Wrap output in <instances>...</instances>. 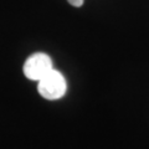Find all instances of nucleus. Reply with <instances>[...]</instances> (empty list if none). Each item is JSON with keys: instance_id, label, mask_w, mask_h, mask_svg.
<instances>
[{"instance_id": "7ed1b4c3", "label": "nucleus", "mask_w": 149, "mask_h": 149, "mask_svg": "<svg viewBox=\"0 0 149 149\" xmlns=\"http://www.w3.org/2000/svg\"><path fill=\"white\" fill-rule=\"evenodd\" d=\"M67 1L71 4L72 6H74V8H80V6H82L83 5V3H85V0H67Z\"/></svg>"}, {"instance_id": "f03ea898", "label": "nucleus", "mask_w": 149, "mask_h": 149, "mask_svg": "<svg viewBox=\"0 0 149 149\" xmlns=\"http://www.w3.org/2000/svg\"><path fill=\"white\" fill-rule=\"evenodd\" d=\"M22 70L26 78L39 82L41 78H44L50 71L54 70L52 60L44 52H35L26 58Z\"/></svg>"}, {"instance_id": "f257e3e1", "label": "nucleus", "mask_w": 149, "mask_h": 149, "mask_svg": "<svg viewBox=\"0 0 149 149\" xmlns=\"http://www.w3.org/2000/svg\"><path fill=\"white\" fill-rule=\"evenodd\" d=\"M37 91H39L41 97H44L49 101L60 100L66 95L67 91L66 78L60 71L52 70L39 81Z\"/></svg>"}]
</instances>
